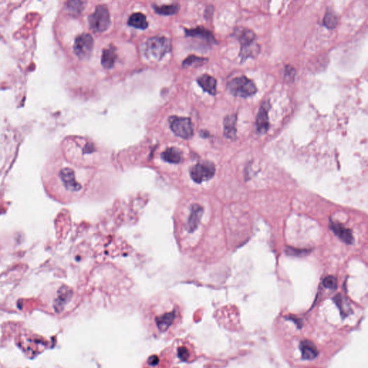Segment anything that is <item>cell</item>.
<instances>
[{
	"mask_svg": "<svg viewBox=\"0 0 368 368\" xmlns=\"http://www.w3.org/2000/svg\"><path fill=\"white\" fill-rule=\"evenodd\" d=\"M271 105L268 101H264L260 106L256 118V129L260 134H265L270 128L269 112Z\"/></svg>",
	"mask_w": 368,
	"mask_h": 368,
	"instance_id": "11",
	"label": "cell"
},
{
	"mask_svg": "<svg viewBox=\"0 0 368 368\" xmlns=\"http://www.w3.org/2000/svg\"><path fill=\"white\" fill-rule=\"evenodd\" d=\"M237 120L238 115L236 114L228 115L224 119V135L225 138L230 140H235L237 138Z\"/></svg>",
	"mask_w": 368,
	"mask_h": 368,
	"instance_id": "13",
	"label": "cell"
},
{
	"mask_svg": "<svg viewBox=\"0 0 368 368\" xmlns=\"http://www.w3.org/2000/svg\"><path fill=\"white\" fill-rule=\"evenodd\" d=\"M197 83L202 87L204 92L211 95L216 94L217 82L213 76L209 74L202 75V76L198 78Z\"/></svg>",
	"mask_w": 368,
	"mask_h": 368,
	"instance_id": "14",
	"label": "cell"
},
{
	"mask_svg": "<svg viewBox=\"0 0 368 368\" xmlns=\"http://www.w3.org/2000/svg\"><path fill=\"white\" fill-rule=\"evenodd\" d=\"M300 350L302 357L305 360H313L318 355V350L316 346L309 341H303L300 344Z\"/></svg>",
	"mask_w": 368,
	"mask_h": 368,
	"instance_id": "20",
	"label": "cell"
},
{
	"mask_svg": "<svg viewBox=\"0 0 368 368\" xmlns=\"http://www.w3.org/2000/svg\"><path fill=\"white\" fill-rule=\"evenodd\" d=\"M117 58L118 56L113 47L106 48L103 51L102 56H101V65L107 69L112 68L115 65Z\"/></svg>",
	"mask_w": 368,
	"mask_h": 368,
	"instance_id": "19",
	"label": "cell"
},
{
	"mask_svg": "<svg viewBox=\"0 0 368 368\" xmlns=\"http://www.w3.org/2000/svg\"><path fill=\"white\" fill-rule=\"evenodd\" d=\"M169 123L171 129L177 136L184 139H189L193 136V124L189 118L171 117Z\"/></svg>",
	"mask_w": 368,
	"mask_h": 368,
	"instance_id": "8",
	"label": "cell"
},
{
	"mask_svg": "<svg viewBox=\"0 0 368 368\" xmlns=\"http://www.w3.org/2000/svg\"><path fill=\"white\" fill-rule=\"evenodd\" d=\"M215 165L210 161H204L197 163L190 170V176L193 182L201 184L210 180L215 176Z\"/></svg>",
	"mask_w": 368,
	"mask_h": 368,
	"instance_id": "7",
	"label": "cell"
},
{
	"mask_svg": "<svg viewBox=\"0 0 368 368\" xmlns=\"http://www.w3.org/2000/svg\"><path fill=\"white\" fill-rule=\"evenodd\" d=\"M72 290L69 287L62 285L58 291V297L55 301V306L58 308H62L72 297Z\"/></svg>",
	"mask_w": 368,
	"mask_h": 368,
	"instance_id": "17",
	"label": "cell"
},
{
	"mask_svg": "<svg viewBox=\"0 0 368 368\" xmlns=\"http://www.w3.org/2000/svg\"><path fill=\"white\" fill-rule=\"evenodd\" d=\"M330 228L333 231L334 233L344 243L347 244L353 243V236H352V232L349 229L345 228L340 224H336L335 222L331 223Z\"/></svg>",
	"mask_w": 368,
	"mask_h": 368,
	"instance_id": "15",
	"label": "cell"
},
{
	"mask_svg": "<svg viewBox=\"0 0 368 368\" xmlns=\"http://www.w3.org/2000/svg\"><path fill=\"white\" fill-rule=\"evenodd\" d=\"M93 40L89 33H82L76 37L74 45L76 55L81 59H88L93 51Z\"/></svg>",
	"mask_w": 368,
	"mask_h": 368,
	"instance_id": "9",
	"label": "cell"
},
{
	"mask_svg": "<svg viewBox=\"0 0 368 368\" xmlns=\"http://www.w3.org/2000/svg\"><path fill=\"white\" fill-rule=\"evenodd\" d=\"M206 61H207V59H204V58L191 56H189V57L187 58V59L184 61L183 65L184 66H189V65H198L204 64Z\"/></svg>",
	"mask_w": 368,
	"mask_h": 368,
	"instance_id": "26",
	"label": "cell"
},
{
	"mask_svg": "<svg viewBox=\"0 0 368 368\" xmlns=\"http://www.w3.org/2000/svg\"><path fill=\"white\" fill-rule=\"evenodd\" d=\"M227 87L231 94L236 97H249L258 92L255 83L245 76L232 79L227 83Z\"/></svg>",
	"mask_w": 368,
	"mask_h": 368,
	"instance_id": "4",
	"label": "cell"
},
{
	"mask_svg": "<svg viewBox=\"0 0 368 368\" xmlns=\"http://www.w3.org/2000/svg\"><path fill=\"white\" fill-rule=\"evenodd\" d=\"M185 34L188 36L200 37L210 43L215 42V37L212 32L204 28L199 27L191 30H185Z\"/></svg>",
	"mask_w": 368,
	"mask_h": 368,
	"instance_id": "18",
	"label": "cell"
},
{
	"mask_svg": "<svg viewBox=\"0 0 368 368\" xmlns=\"http://www.w3.org/2000/svg\"><path fill=\"white\" fill-rule=\"evenodd\" d=\"M161 158L167 163L178 164L182 160V153L178 148L172 147L167 148L161 154Z\"/></svg>",
	"mask_w": 368,
	"mask_h": 368,
	"instance_id": "16",
	"label": "cell"
},
{
	"mask_svg": "<svg viewBox=\"0 0 368 368\" xmlns=\"http://www.w3.org/2000/svg\"><path fill=\"white\" fill-rule=\"evenodd\" d=\"M323 285L326 288H330V289H335L337 285V281L335 277H332V276H328L324 278V281H323Z\"/></svg>",
	"mask_w": 368,
	"mask_h": 368,
	"instance_id": "27",
	"label": "cell"
},
{
	"mask_svg": "<svg viewBox=\"0 0 368 368\" xmlns=\"http://www.w3.org/2000/svg\"><path fill=\"white\" fill-rule=\"evenodd\" d=\"M84 2L80 1H71L67 2V9L73 15H78L83 10Z\"/></svg>",
	"mask_w": 368,
	"mask_h": 368,
	"instance_id": "24",
	"label": "cell"
},
{
	"mask_svg": "<svg viewBox=\"0 0 368 368\" xmlns=\"http://www.w3.org/2000/svg\"><path fill=\"white\" fill-rule=\"evenodd\" d=\"M184 308L170 296L148 302L142 311V321L150 335L157 339H169L175 335L183 320Z\"/></svg>",
	"mask_w": 368,
	"mask_h": 368,
	"instance_id": "1",
	"label": "cell"
},
{
	"mask_svg": "<svg viewBox=\"0 0 368 368\" xmlns=\"http://www.w3.org/2000/svg\"><path fill=\"white\" fill-rule=\"evenodd\" d=\"M171 50V40L163 36H155L148 39L146 45V54L148 58L160 60Z\"/></svg>",
	"mask_w": 368,
	"mask_h": 368,
	"instance_id": "5",
	"label": "cell"
},
{
	"mask_svg": "<svg viewBox=\"0 0 368 368\" xmlns=\"http://www.w3.org/2000/svg\"><path fill=\"white\" fill-rule=\"evenodd\" d=\"M153 6V8L155 9V12L163 15H174V14H176L179 10V8H180L179 4H177V3L168 4V5Z\"/></svg>",
	"mask_w": 368,
	"mask_h": 368,
	"instance_id": "22",
	"label": "cell"
},
{
	"mask_svg": "<svg viewBox=\"0 0 368 368\" xmlns=\"http://www.w3.org/2000/svg\"><path fill=\"white\" fill-rule=\"evenodd\" d=\"M295 69L291 65H288L285 66V78L286 80L293 81L294 79Z\"/></svg>",
	"mask_w": 368,
	"mask_h": 368,
	"instance_id": "28",
	"label": "cell"
},
{
	"mask_svg": "<svg viewBox=\"0 0 368 368\" xmlns=\"http://www.w3.org/2000/svg\"><path fill=\"white\" fill-rule=\"evenodd\" d=\"M173 350L175 351L176 356L180 361L190 363L193 360V355L191 352L192 350L188 341H178L173 346Z\"/></svg>",
	"mask_w": 368,
	"mask_h": 368,
	"instance_id": "12",
	"label": "cell"
},
{
	"mask_svg": "<svg viewBox=\"0 0 368 368\" xmlns=\"http://www.w3.org/2000/svg\"><path fill=\"white\" fill-rule=\"evenodd\" d=\"M335 300L339 308H340L341 314L344 312V315H347L350 312V305L346 302L345 299L342 298V296L339 295L335 298Z\"/></svg>",
	"mask_w": 368,
	"mask_h": 368,
	"instance_id": "25",
	"label": "cell"
},
{
	"mask_svg": "<svg viewBox=\"0 0 368 368\" xmlns=\"http://www.w3.org/2000/svg\"><path fill=\"white\" fill-rule=\"evenodd\" d=\"M204 214V209L198 204H191L187 214L186 221L185 222V230L188 233H193L200 224Z\"/></svg>",
	"mask_w": 368,
	"mask_h": 368,
	"instance_id": "10",
	"label": "cell"
},
{
	"mask_svg": "<svg viewBox=\"0 0 368 368\" xmlns=\"http://www.w3.org/2000/svg\"><path fill=\"white\" fill-rule=\"evenodd\" d=\"M233 36L240 44V58L241 62H245L251 58L255 59L260 54V46L257 43L255 32L248 28L238 27L234 30Z\"/></svg>",
	"mask_w": 368,
	"mask_h": 368,
	"instance_id": "3",
	"label": "cell"
},
{
	"mask_svg": "<svg viewBox=\"0 0 368 368\" xmlns=\"http://www.w3.org/2000/svg\"><path fill=\"white\" fill-rule=\"evenodd\" d=\"M129 26L133 28H139V29H146L148 26L146 17L140 12L132 14L129 18Z\"/></svg>",
	"mask_w": 368,
	"mask_h": 368,
	"instance_id": "21",
	"label": "cell"
},
{
	"mask_svg": "<svg viewBox=\"0 0 368 368\" xmlns=\"http://www.w3.org/2000/svg\"><path fill=\"white\" fill-rule=\"evenodd\" d=\"M42 181L47 193L59 202H70L83 189V185L71 167L47 168Z\"/></svg>",
	"mask_w": 368,
	"mask_h": 368,
	"instance_id": "2",
	"label": "cell"
},
{
	"mask_svg": "<svg viewBox=\"0 0 368 368\" xmlns=\"http://www.w3.org/2000/svg\"><path fill=\"white\" fill-rule=\"evenodd\" d=\"M339 19L333 11L328 9L323 19V25L328 29H335L337 26Z\"/></svg>",
	"mask_w": 368,
	"mask_h": 368,
	"instance_id": "23",
	"label": "cell"
},
{
	"mask_svg": "<svg viewBox=\"0 0 368 368\" xmlns=\"http://www.w3.org/2000/svg\"><path fill=\"white\" fill-rule=\"evenodd\" d=\"M90 28L94 32H104L110 25L108 8L104 4L96 6L94 12L89 16Z\"/></svg>",
	"mask_w": 368,
	"mask_h": 368,
	"instance_id": "6",
	"label": "cell"
}]
</instances>
